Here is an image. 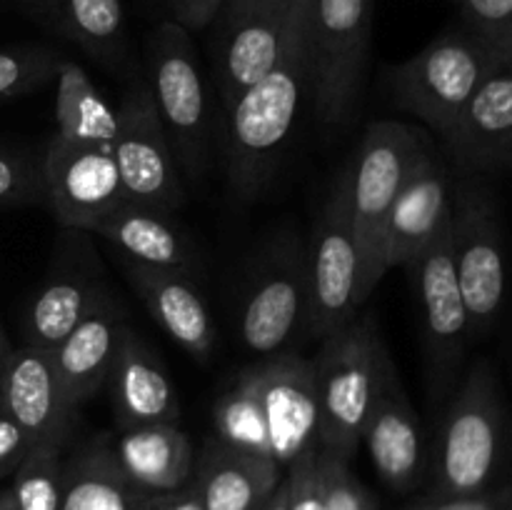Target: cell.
I'll use <instances>...</instances> for the list:
<instances>
[{"instance_id": "1", "label": "cell", "mask_w": 512, "mask_h": 510, "mask_svg": "<svg viewBox=\"0 0 512 510\" xmlns=\"http://www.w3.org/2000/svg\"><path fill=\"white\" fill-rule=\"evenodd\" d=\"M308 10L310 0H295L293 23L278 63L225 110L228 175L245 198H253L268 185L310 88Z\"/></svg>"}, {"instance_id": "2", "label": "cell", "mask_w": 512, "mask_h": 510, "mask_svg": "<svg viewBox=\"0 0 512 510\" xmlns=\"http://www.w3.org/2000/svg\"><path fill=\"white\" fill-rule=\"evenodd\" d=\"M388 355L373 315L358 313L320 340L310 360L318 393V450L353 460Z\"/></svg>"}, {"instance_id": "3", "label": "cell", "mask_w": 512, "mask_h": 510, "mask_svg": "<svg viewBox=\"0 0 512 510\" xmlns=\"http://www.w3.org/2000/svg\"><path fill=\"white\" fill-rule=\"evenodd\" d=\"M505 458V405L498 373L488 360L475 365L455 393L435 450V490L475 495L493 488Z\"/></svg>"}, {"instance_id": "4", "label": "cell", "mask_w": 512, "mask_h": 510, "mask_svg": "<svg viewBox=\"0 0 512 510\" xmlns=\"http://www.w3.org/2000/svg\"><path fill=\"white\" fill-rule=\"evenodd\" d=\"M428 143L420 130L395 120L370 123L358 155L350 163V215L360 250V300L373 295L383 278L380 243L390 208L410 178Z\"/></svg>"}, {"instance_id": "5", "label": "cell", "mask_w": 512, "mask_h": 510, "mask_svg": "<svg viewBox=\"0 0 512 510\" xmlns=\"http://www.w3.org/2000/svg\"><path fill=\"white\" fill-rule=\"evenodd\" d=\"M505 63H512V58L500 55L460 25L395 65L390 70V93L400 110L440 138L475 88Z\"/></svg>"}, {"instance_id": "6", "label": "cell", "mask_w": 512, "mask_h": 510, "mask_svg": "<svg viewBox=\"0 0 512 510\" xmlns=\"http://www.w3.org/2000/svg\"><path fill=\"white\" fill-rule=\"evenodd\" d=\"M148 90L178 168L200 178L210 158V105L198 53L185 28L165 20L148 40Z\"/></svg>"}, {"instance_id": "7", "label": "cell", "mask_w": 512, "mask_h": 510, "mask_svg": "<svg viewBox=\"0 0 512 510\" xmlns=\"http://www.w3.org/2000/svg\"><path fill=\"white\" fill-rule=\"evenodd\" d=\"M373 33V0H310V95L325 125H343L358 108Z\"/></svg>"}, {"instance_id": "8", "label": "cell", "mask_w": 512, "mask_h": 510, "mask_svg": "<svg viewBox=\"0 0 512 510\" xmlns=\"http://www.w3.org/2000/svg\"><path fill=\"white\" fill-rule=\"evenodd\" d=\"M448 233L470 338H483L500 320L505 300L503 230L493 193L483 183L453 180Z\"/></svg>"}, {"instance_id": "9", "label": "cell", "mask_w": 512, "mask_h": 510, "mask_svg": "<svg viewBox=\"0 0 512 510\" xmlns=\"http://www.w3.org/2000/svg\"><path fill=\"white\" fill-rule=\"evenodd\" d=\"M308 313L315 340L328 338L358 315L360 250L350 215V168L343 170L318 215L308 253Z\"/></svg>"}, {"instance_id": "10", "label": "cell", "mask_w": 512, "mask_h": 510, "mask_svg": "<svg viewBox=\"0 0 512 510\" xmlns=\"http://www.w3.org/2000/svg\"><path fill=\"white\" fill-rule=\"evenodd\" d=\"M295 0H225L210 43L215 90L223 110L263 78L288 40Z\"/></svg>"}, {"instance_id": "11", "label": "cell", "mask_w": 512, "mask_h": 510, "mask_svg": "<svg viewBox=\"0 0 512 510\" xmlns=\"http://www.w3.org/2000/svg\"><path fill=\"white\" fill-rule=\"evenodd\" d=\"M115 113L118 130L110 150L125 198L170 215L185 203L183 178L148 85L135 83Z\"/></svg>"}, {"instance_id": "12", "label": "cell", "mask_w": 512, "mask_h": 510, "mask_svg": "<svg viewBox=\"0 0 512 510\" xmlns=\"http://www.w3.org/2000/svg\"><path fill=\"white\" fill-rule=\"evenodd\" d=\"M308 313V255L285 243L255 268L238 305L240 343L255 355L283 353Z\"/></svg>"}, {"instance_id": "13", "label": "cell", "mask_w": 512, "mask_h": 510, "mask_svg": "<svg viewBox=\"0 0 512 510\" xmlns=\"http://www.w3.org/2000/svg\"><path fill=\"white\" fill-rule=\"evenodd\" d=\"M243 370L268 433L270 458L288 468L318 448V393L310 358L283 350Z\"/></svg>"}, {"instance_id": "14", "label": "cell", "mask_w": 512, "mask_h": 510, "mask_svg": "<svg viewBox=\"0 0 512 510\" xmlns=\"http://www.w3.org/2000/svg\"><path fill=\"white\" fill-rule=\"evenodd\" d=\"M43 188L60 228L83 233L128 200L110 145H75L55 135L43 155Z\"/></svg>"}, {"instance_id": "15", "label": "cell", "mask_w": 512, "mask_h": 510, "mask_svg": "<svg viewBox=\"0 0 512 510\" xmlns=\"http://www.w3.org/2000/svg\"><path fill=\"white\" fill-rule=\"evenodd\" d=\"M90 233L63 228L48 278L25 313V343L53 350L108 290Z\"/></svg>"}, {"instance_id": "16", "label": "cell", "mask_w": 512, "mask_h": 510, "mask_svg": "<svg viewBox=\"0 0 512 510\" xmlns=\"http://www.w3.org/2000/svg\"><path fill=\"white\" fill-rule=\"evenodd\" d=\"M408 270L413 273L415 288H418L425 345H428L430 370H433L430 378L440 398L450 380L455 378V370L470 340L468 310H465L458 275H455L448 228L428 248L415 255Z\"/></svg>"}, {"instance_id": "17", "label": "cell", "mask_w": 512, "mask_h": 510, "mask_svg": "<svg viewBox=\"0 0 512 510\" xmlns=\"http://www.w3.org/2000/svg\"><path fill=\"white\" fill-rule=\"evenodd\" d=\"M438 140L460 178L508 173L512 165V63L498 65L475 88Z\"/></svg>"}, {"instance_id": "18", "label": "cell", "mask_w": 512, "mask_h": 510, "mask_svg": "<svg viewBox=\"0 0 512 510\" xmlns=\"http://www.w3.org/2000/svg\"><path fill=\"white\" fill-rule=\"evenodd\" d=\"M450 188L453 178L445 165L433 150H425L390 208L380 243L383 273L393 265L408 268L420 250L445 233L450 223Z\"/></svg>"}, {"instance_id": "19", "label": "cell", "mask_w": 512, "mask_h": 510, "mask_svg": "<svg viewBox=\"0 0 512 510\" xmlns=\"http://www.w3.org/2000/svg\"><path fill=\"white\" fill-rule=\"evenodd\" d=\"M360 443H365L370 460L390 488L408 490L418 483L423 473V430L390 355L380 370Z\"/></svg>"}, {"instance_id": "20", "label": "cell", "mask_w": 512, "mask_h": 510, "mask_svg": "<svg viewBox=\"0 0 512 510\" xmlns=\"http://www.w3.org/2000/svg\"><path fill=\"white\" fill-rule=\"evenodd\" d=\"M0 405L18 420L33 445L65 448L73 433L75 410L65 403L53 360L43 348L25 343L10 350L0 365Z\"/></svg>"}, {"instance_id": "21", "label": "cell", "mask_w": 512, "mask_h": 510, "mask_svg": "<svg viewBox=\"0 0 512 510\" xmlns=\"http://www.w3.org/2000/svg\"><path fill=\"white\" fill-rule=\"evenodd\" d=\"M125 328V310L115 303L113 295L105 293L95 308L53 350H48L60 393L73 410L88 403L105 385Z\"/></svg>"}, {"instance_id": "22", "label": "cell", "mask_w": 512, "mask_h": 510, "mask_svg": "<svg viewBox=\"0 0 512 510\" xmlns=\"http://www.w3.org/2000/svg\"><path fill=\"white\" fill-rule=\"evenodd\" d=\"M125 275L155 323L195 360L205 363L215 348V323L203 295L185 270L155 268L125 258Z\"/></svg>"}, {"instance_id": "23", "label": "cell", "mask_w": 512, "mask_h": 510, "mask_svg": "<svg viewBox=\"0 0 512 510\" xmlns=\"http://www.w3.org/2000/svg\"><path fill=\"white\" fill-rule=\"evenodd\" d=\"M283 470L273 458L235 448L213 435L195 460L193 485L203 510H263L283 480Z\"/></svg>"}, {"instance_id": "24", "label": "cell", "mask_w": 512, "mask_h": 510, "mask_svg": "<svg viewBox=\"0 0 512 510\" xmlns=\"http://www.w3.org/2000/svg\"><path fill=\"white\" fill-rule=\"evenodd\" d=\"M105 383L110 385L120 428L178 423L180 403L168 370L130 328L120 335Z\"/></svg>"}, {"instance_id": "25", "label": "cell", "mask_w": 512, "mask_h": 510, "mask_svg": "<svg viewBox=\"0 0 512 510\" xmlns=\"http://www.w3.org/2000/svg\"><path fill=\"white\" fill-rule=\"evenodd\" d=\"M120 470L148 495H168L193 478V443L178 423H148L123 428L113 445Z\"/></svg>"}, {"instance_id": "26", "label": "cell", "mask_w": 512, "mask_h": 510, "mask_svg": "<svg viewBox=\"0 0 512 510\" xmlns=\"http://www.w3.org/2000/svg\"><path fill=\"white\" fill-rule=\"evenodd\" d=\"M90 235L108 238L123 250L125 258L135 263L185 270V273H190L195 265L193 245L170 223V215L130 200L105 215Z\"/></svg>"}, {"instance_id": "27", "label": "cell", "mask_w": 512, "mask_h": 510, "mask_svg": "<svg viewBox=\"0 0 512 510\" xmlns=\"http://www.w3.org/2000/svg\"><path fill=\"white\" fill-rule=\"evenodd\" d=\"M148 498L120 470L105 438L90 440L63 463L58 510H140Z\"/></svg>"}, {"instance_id": "28", "label": "cell", "mask_w": 512, "mask_h": 510, "mask_svg": "<svg viewBox=\"0 0 512 510\" xmlns=\"http://www.w3.org/2000/svg\"><path fill=\"white\" fill-rule=\"evenodd\" d=\"M55 138L75 145H110L118 130V113L100 95L85 68L60 58L55 68Z\"/></svg>"}, {"instance_id": "29", "label": "cell", "mask_w": 512, "mask_h": 510, "mask_svg": "<svg viewBox=\"0 0 512 510\" xmlns=\"http://www.w3.org/2000/svg\"><path fill=\"white\" fill-rule=\"evenodd\" d=\"M40 18L83 48L90 58L115 65L125 50L123 0H35Z\"/></svg>"}, {"instance_id": "30", "label": "cell", "mask_w": 512, "mask_h": 510, "mask_svg": "<svg viewBox=\"0 0 512 510\" xmlns=\"http://www.w3.org/2000/svg\"><path fill=\"white\" fill-rule=\"evenodd\" d=\"M63 483V448L38 443L30 448L13 473V493L18 510H58Z\"/></svg>"}, {"instance_id": "31", "label": "cell", "mask_w": 512, "mask_h": 510, "mask_svg": "<svg viewBox=\"0 0 512 510\" xmlns=\"http://www.w3.org/2000/svg\"><path fill=\"white\" fill-rule=\"evenodd\" d=\"M60 55L43 45L0 50V103L20 98L55 78Z\"/></svg>"}, {"instance_id": "32", "label": "cell", "mask_w": 512, "mask_h": 510, "mask_svg": "<svg viewBox=\"0 0 512 510\" xmlns=\"http://www.w3.org/2000/svg\"><path fill=\"white\" fill-rule=\"evenodd\" d=\"M318 473L323 510H378L370 490L350 470V460L318 450Z\"/></svg>"}, {"instance_id": "33", "label": "cell", "mask_w": 512, "mask_h": 510, "mask_svg": "<svg viewBox=\"0 0 512 510\" xmlns=\"http://www.w3.org/2000/svg\"><path fill=\"white\" fill-rule=\"evenodd\" d=\"M43 158L0 150V208L43 203Z\"/></svg>"}, {"instance_id": "34", "label": "cell", "mask_w": 512, "mask_h": 510, "mask_svg": "<svg viewBox=\"0 0 512 510\" xmlns=\"http://www.w3.org/2000/svg\"><path fill=\"white\" fill-rule=\"evenodd\" d=\"M463 28L483 43L512 58V0H455Z\"/></svg>"}, {"instance_id": "35", "label": "cell", "mask_w": 512, "mask_h": 510, "mask_svg": "<svg viewBox=\"0 0 512 510\" xmlns=\"http://www.w3.org/2000/svg\"><path fill=\"white\" fill-rule=\"evenodd\" d=\"M283 480L288 485V510H323L318 448L308 450L295 463H290L285 468Z\"/></svg>"}, {"instance_id": "36", "label": "cell", "mask_w": 512, "mask_h": 510, "mask_svg": "<svg viewBox=\"0 0 512 510\" xmlns=\"http://www.w3.org/2000/svg\"><path fill=\"white\" fill-rule=\"evenodd\" d=\"M410 510H510V488L500 485V488H488L475 495L433 493Z\"/></svg>"}, {"instance_id": "37", "label": "cell", "mask_w": 512, "mask_h": 510, "mask_svg": "<svg viewBox=\"0 0 512 510\" xmlns=\"http://www.w3.org/2000/svg\"><path fill=\"white\" fill-rule=\"evenodd\" d=\"M33 448V440L18 425V420L0 405V478L13 475L25 455Z\"/></svg>"}, {"instance_id": "38", "label": "cell", "mask_w": 512, "mask_h": 510, "mask_svg": "<svg viewBox=\"0 0 512 510\" xmlns=\"http://www.w3.org/2000/svg\"><path fill=\"white\" fill-rule=\"evenodd\" d=\"M225 0H170L173 8V23L185 28L188 33L193 30L208 28L215 20L218 10L223 8Z\"/></svg>"}, {"instance_id": "39", "label": "cell", "mask_w": 512, "mask_h": 510, "mask_svg": "<svg viewBox=\"0 0 512 510\" xmlns=\"http://www.w3.org/2000/svg\"><path fill=\"white\" fill-rule=\"evenodd\" d=\"M158 510H203L198 498V490L193 483H188L185 488L175 490V493L160 495V508Z\"/></svg>"}, {"instance_id": "40", "label": "cell", "mask_w": 512, "mask_h": 510, "mask_svg": "<svg viewBox=\"0 0 512 510\" xmlns=\"http://www.w3.org/2000/svg\"><path fill=\"white\" fill-rule=\"evenodd\" d=\"M263 510H288V485H285V480H280V485L270 495L268 503L263 505Z\"/></svg>"}, {"instance_id": "41", "label": "cell", "mask_w": 512, "mask_h": 510, "mask_svg": "<svg viewBox=\"0 0 512 510\" xmlns=\"http://www.w3.org/2000/svg\"><path fill=\"white\" fill-rule=\"evenodd\" d=\"M0 510H18V505H15L13 493H10V488L0 493Z\"/></svg>"}, {"instance_id": "42", "label": "cell", "mask_w": 512, "mask_h": 510, "mask_svg": "<svg viewBox=\"0 0 512 510\" xmlns=\"http://www.w3.org/2000/svg\"><path fill=\"white\" fill-rule=\"evenodd\" d=\"M10 350H13V345L8 343V338H5V330L0 328V365L5 363V358L10 355Z\"/></svg>"}, {"instance_id": "43", "label": "cell", "mask_w": 512, "mask_h": 510, "mask_svg": "<svg viewBox=\"0 0 512 510\" xmlns=\"http://www.w3.org/2000/svg\"><path fill=\"white\" fill-rule=\"evenodd\" d=\"M158 508H160V495H150L140 510H158Z\"/></svg>"}]
</instances>
